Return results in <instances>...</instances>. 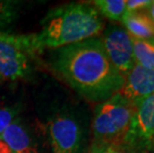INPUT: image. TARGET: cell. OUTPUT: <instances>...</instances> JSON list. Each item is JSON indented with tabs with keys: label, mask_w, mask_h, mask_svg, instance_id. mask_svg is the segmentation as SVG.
Listing matches in <instances>:
<instances>
[{
	"label": "cell",
	"mask_w": 154,
	"mask_h": 153,
	"mask_svg": "<svg viewBox=\"0 0 154 153\" xmlns=\"http://www.w3.org/2000/svg\"><path fill=\"white\" fill-rule=\"evenodd\" d=\"M53 68L88 102L109 99L124 84V77L109 59L100 38L60 48L54 55Z\"/></svg>",
	"instance_id": "obj_1"
},
{
	"label": "cell",
	"mask_w": 154,
	"mask_h": 153,
	"mask_svg": "<svg viewBox=\"0 0 154 153\" xmlns=\"http://www.w3.org/2000/svg\"><path fill=\"white\" fill-rule=\"evenodd\" d=\"M42 30L29 35L32 52L62 48L94 38L103 30L100 12L90 3H71L52 9L41 21Z\"/></svg>",
	"instance_id": "obj_2"
},
{
	"label": "cell",
	"mask_w": 154,
	"mask_h": 153,
	"mask_svg": "<svg viewBox=\"0 0 154 153\" xmlns=\"http://www.w3.org/2000/svg\"><path fill=\"white\" fill-rule=\"evenodd\" d=\"M135 110V103L116 93L99 103L91 124L94 143L111 146L116 149L123 145Z\"/></svg>",
	"instance_id": "obj_3"
},
{
	"label": "cell",
	"mask_w": 154,
	"mask_h": 153,
	"mask_svg": "<svg viewBox=\"0 0 154 153\" xmlns=\"http://www.w3.org/2000/svg\"><path fill=\"white\" fill-rule=\"evenodd\" d=\"M131 150L154 153V93L135 103L123 145Z\"/></svg>",
	"instance_id": "obj_4"
},
{
	"label": "cell",
	"mask_w": 154,
	"mask_h": 153,
	"mask_svg": "<svg viewBox=\"0 0 154 153\" xmlns=\"http://www.w3.org/2000/svg\"><path fill=\"white\" fill-rule=\"evenodd\" d=\"M100 40L110 62L125 77L135 65L131 37L124 28L110 25L104 30Z\"/></svg>",
	"instance_id": "obj_5"
},
{
	"label": "cell",
	"mask_w": 154,
	"mask_h": 153,
	"mask_svg": "<svg viewBox=\"0 0 154 153\" xmlns=\"http://www.w3.org/2000/svg\"><path fill=\"white\" fill-rule=\"evenodd\" d=\"M53 153H78L84 140V130L73 115H58L49 126Z\"/></svg>",
	"instance_id": "obj_6"
},
{
	"label": "cell",
	"mask_w": 154,
	"mask_h": 153,
	"mask_svg": "<svg viewBox=\"0 0 154 153\" xmlns=\"http://www.w3.org/2000/svg\"><path fill=\"white\" fill-rule=\"evenodd\" d=\"M154 93V70L136 64L124 77V84L119 90L126 99L133 103H138Z\"/></svg>",
	"instance_id": "obj_7"
},
{
	"label": "cell",
	"mask_w": 154,
	"mask_h": 153,
	"mask_svg": "<svg viewBox=\"0 0 154 153\" xmlns=\"http://www.w3.org/2000/svg\"><path fill=\"white\" fill-rule=\"evenodd\" d=\"M31 66L27 55L18 46L0 41V77L17 80L29 75Z\"/></svg>",
	"instance_id": "obj_8"
},
{
	"label": "cell",
	"mask_w": 154,
	"mask_h": 153,
	"mask_svg": "<svg viewBox=\"0 0 154 153\" xmlns=\"http://www.w3.org/2000/svg\"><path fill=\"white\" fill-rule=\"evenodd\" d=\"M0 140L7 145L11 153H38L28 131L18 121H13L0 134Z\"/></svg>",
	"instance_id": "obj_9"
},
{
	"label": "cell",
	"mask_w": 154,
	"mask_h": 153,
	"mask_svg": "<svg viewBox=\"0 0 154 153\" xmlns=\"http://www.w3.org/2000/svg\"><path fill=\"white\" fill-rule=\"evenodd\" d=\"M121 21L130 37L141 40H154V22L146 10L125 11Z\"/></svg>",
	"instance_id": "obj_10"
},
{
	"label": "cell",
	"mask_w": 154,
	"mask_h": 153,
	"mask_svg": "<svg viewBox=\"0 0 154 153\" xmlns=\"http://www.w3.org/2000/svg\"><path fill=\"white\" fill-rule=\"evenodd\" d=\"M131 42L135 63L154 70V40H141L131 37Z\"/></svg>",
	"instance_id": "obj_11"
},
{
	"label": "cell",
	"mask_w": 154,
	"mask_h": 153,
	"mask_svg": "<svg viewBox=\"0 0 154 153\" xmlns=\"http://www.w3.org/2000/svg\"><path fill=\"white\" fill-rule=\"evenodd\" d=\"M93 3L97 11L111 20L121 21L125 13V0H96Z\"/></svg>",
	"instance_id": "obj_12"
},
{
	"label": "cell",
	"mask_w": 154,
	"mask_h": 153,
	"mask_svg": "<svg viewBox=\"0 0 154 153\" xmlns=\"http://www.w3.org/2000/svg\"><path fill=\"white\" fill-rule=\"evenodd\" d=\"M20 2L0 0V28L11 24L17 17Z\"/></svg>",
	"instance_id": "obj_13"
},
{
	"label": "cell",
	"mask_w": 154,
	"mask_h": 153,
	"mask_svg": "<svg viewBox=\"0 0 154 153\" xmlns=\"http://www.w3.org/2000/svg\"><path fill=\"white\" fill-rule=\"evenodd\" d=\"M16 115L17 110L14 107L0 105V134L13 122Z\"/></svg>",
	"instance_id": "obj_14"
},
{
	"label": "cell",
	"mask_w": 154,
	"mask_h": 153,
	"mask_svg": "<svg viewBox=\"0 0 154 153\" xmlns=\"http://www.w3.org/2000/svg\"><path fill=\"white\" fill-rule=\"evenodd\" d=\"M152 1L151 0H128V1H126L125 11L134 12V11L147 10V8L150 6Z\"/></svg>",
	"instance_id": "obj_15"
},
{
	"label": "cell",
	"mask_w": 154,
	"mask_h": 153,
	"mask_svg": "<svg viewBox=\"0 0 154 153\" xmlns=\"http://www.w3.org/2000/svg\"><path fill=\"white\" fill-rule=\"evenodd\" d=\"M91 153H119L116 151V149H114L111 146L107 145H100L93 143L91 146Z\"/></svg>",
	"instance_id": "obj_16"
},
{
	"label": "cell",
	"mask_w": 154,
	"mask_h": 153,
	"mask_svg": "<svg viewBox=\"0 0 154 153\" xmlns=\"http://www.w3.org/2000/svg\"><path fill=\"white\" fill-rule=\"evenodd\" d=\"M0 41L3 42H7V43H11L16 45L18 41V36L14 35H9L7 33H3L2 31H0Z\"/></svg>",
	"instance_id": "obj_17"
},
{
	"label": "cell",
	"mask_w": 154,
	"mask_h": 153,
	"mask_svg": "<svg viewBox=\"0 0 154 153\" xmlns=\"http://www.w3.org/2000/svg\"><path fill=\"white\" fill-rule=\"evenodd\" d=\"M147 13H148V15L150 16V18L152 19V21L154 22V0L152 1V3L150 4V6L148 8H147Z\"/></svg>",
	"instance_id": "obj_18"
},
{
	"label": "cell",
	"mask_w": 154,
	"mask_h": 153,
	"mask_svg": "<svg viewBox=\"0 0 154 153\" xmlns=\"http://www.w3.org/2000/svg\"><path fill=\"white\" fill-rule=\"evenodd\" d=\"M0 153H11V151L7 147V145L1 140H0Z\"/></svg>",
	"instance_id": "obj_19"
},
{
	"label": "cell",
	"mask_w": 154,
	"mask_h": 153,
	"mask_svg": "<svg viewBox=\"0 0 154 153\" xmlns=\"http://www.w3.org/2000/svg\"><path fill=\"white\" fill-rule=\"evenodd\" d=\"M2 81H3V79H2V78H1V77H0V83H1V82H2Z\"/></svg>",
	"instance_id": "obj_20"
}]
</instances>
